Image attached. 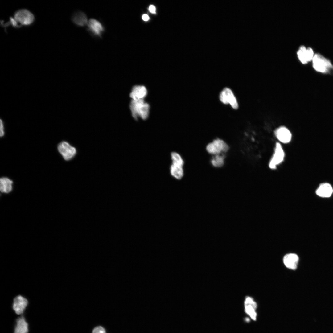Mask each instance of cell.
Segmentation results:
<instances>
[{
    "instance_id": "23",
    "label": "cell",
    "mask_w": 333,
    "mask_h": 333,
    "mask_svg": "<svg viewBox=\"0 0 333 333\" xmlns=\"http://www.w3.org/2000/svg\"><path fill=\"white\" fill-rule=\"evenodd\" d=\"M0 136L1 137H2L4 135V131L3 122L1 119H0Z\"/></svg>"
},
{
    "instance_id": "13",
    "label": "cell",
    "mask_w": 333,
    "mask_h": 333,
    "mask_svg": "<svg viewBox=\"0 0 333 333\" xmlns=\"http://www.w3.org/2000/svg\"><path fill=\"white\" fill-rule=\"evenodd\" d=\"M71 20L73 24L78 27L87 26L88 21L86 14L79 10L73 13L72 16Z\"/></svg>"
},
{
    "instance_id": "25",
    "label": "cell",
    "mask_w": 333,
    "mask_h": 333,
    "mask_svg": "<svg viewBox=\"0 0 333 333\" xmlns=\"http://www.w3.org/2000/svg\"><path fill=\"white\" fill-rule=\"evenodd\" d=\"M142 18L145 21H148L149 18V16L146 14H144L142 15Z\"/></svg>"
},
{
    "instance_id": "6",
    "label": "cell",
    "mask_w": 333,
    "mask_h": 333,
    "mask_svg": "<svg viewBox=\"0 0 333 333\" xmlns=\"http://www.w3.org/2000/svg\"><path fill=\"white\" fill-rule=\"evenodd\" d=\"M285 157V152L281 144L276 143L274 153L269 162V168L272 170L276 169L277 166L283 161Z\"/></svg>"
},
{
    "instance_id": "3",
    "label": "cell",
    "mask_w": 333,
    "mask_h": 333,
    "mask_svg": "<svg viewBox=\"0 0 333 333\" xmlns=\"http://www.w3.org/2000/svg\"><path fill=\"white\" fill-rule=\"evenodd\" d=\"M86 30L92 37L101 39L105 32V27L101 21L94 18L88 19Z\"/></svg>"
},
{
    "instance_id": "22",
    "label": "cell",
    "mask_w": 333,
    "mask_h": 333,
    "mask_svg": "<svg viewBox=\"0 0 333 333\" xmlns=\"http://www.w3.org/2000/svg\"><path fill=\"white\" fill-rule=\"evenodd\" d=\"M92 333H106L105 329L101 326H97L92 331Z\"/></svg>"
},
{
    "instance_id": "17",
    "label": "cell",
    "mask_w": 333,
    "mask_h": 333,
    "mask_svg": "<svg viewBox=\"0 0 333 333\" xmlns=\"http://www.w3.org/2000/svg\"><path fill=\"white\" fill-rule=\"evenodd\" d=\"M333 189L331 185L327 183L321 184L316 191V194L322 197H329L331 196Z\"/></svg>"
},
{
    "instance_id": "18",
    "label": "cell",
    "mask_w": 333,
    "mask_h": 333,
    "mask_svg": "<svg viewBox=\"0 0 333 333\" xmlns=\"http://www.w3.org/2000/svg\"><path fill=\"white\" fill-rule=\"evenodd\" d=\"M169 171L171 175L176 180L181 179L184 175L183 166L171 164Z\"/></svg>"
},
{
    "instance_id": "19",
    "label": "cell",
    "mask_w": 333,
    "mask_h": 333,
    "mask_svg": "<svg viewBox=\"0 0 333 333\" xmlns=\"http://www.w3.org/2000/svg\"><path fill=\"white\" fill-rule=\"evenodd\" d=\"M12 180L6 177H2L0 179V190L2 193H8L12 190Z\"/></svg>"
},
{
    "instance_id": "24",
    "label": "cell",
    "mask_w": 333,
    "mask_h": 333,
    "mask_svg": "<svg viewBox=\"0 0 333 333\" xmlns=\"http://www.w3.org/2000/svg\"><path fill=\"white\" fill-rule=\"evenodd\" d=\"M149 10L150 12L153 13H154L155 12V7L153 5H150L149 7Z\"/></svg>"
},
{
    "instance_id": "21",
    "label": "cell",
    "mask_w": 333,
    "mask_h": 333,
    "mask_svg": "<svg viewBox=\"0 0 333 333\" xmlns=\"http://www.w3.org/2000/svg\"><path fill=\"white\" fill-rule=\"evenodd\" d=\"M215 158V159H213L212 161V163L214 166L218 167L223 165L224 162L222 157L216 156Z\"/></svg>"
},
{
    "instance_id": "14",
    "label": "cell",
    "mask_w": 333,
    "mask_h": 333,
    "mask_svg": "<svg viewBox=\"0 0 333 333\" xmlns=\"http://www.w3.org/2000/svg\"><path fill=\"white\" fill-rule=\"evenodd\" d=\"M147 93V89L145 86L136 85L133 87L130 96L132 100L135 101L144 100Z\"/></svg>"
},
{
    "instance_id": "2",
    "label": "cell",
    "mask_w": 333,
    "mask_h": 333,
    "mask_svg": "<svg viewBox=\"0 0 333 333\" xmlns=\"http://www.w3.org/2000/svg\"><path fill=\"white\" fill-rule=\"evenodd\" d=\"M312 66L316 71L323 74H333V65L331 61L319 53H316L312 60Z\"/></svg>"
},
{
    "instance_id": "4",
    "label": "cell",
    "mask_w": 333,
    "mask_h": 333,
    "mask_svg": "<svg viewBox=\"0 0 333 333\" xmlns=\"http://www.w3.org/2000/svg\"><path fill=\"white\" fill-rule=\"evenodd\" d=\"M13 18L19 27L22 26H27L31 25L35 19L33 14L26 9L17 10L14 13Z\"/></svg>"
},
{
    "instance_id": "5",
    "label": "cell",
    "mask_w": 333,
    "mask_h": 333,
    "mask_svg": "<svg viewBox=\"0 0 333 333\" xmlns=\"http://www.w3.org/2000/svg\"><path fill=\"white\" fill-rule=\"evenodd\" d=\"M206 150L209 154L213 155L219 154L226 153L229 149V146L223 140L217 138L214 140L207 145Z\"/></svg>"
},
{
    "instance_id": "1",
    "label": "cell",
    "mask_w": 333,
    "mask_h": 333,
    "mask_svg": "<svg viewBox=\"0 0 333 333\" xmlns=\"http://www.w3.org/2000/svg\"><path fill=\"white\" fill-rule=\"evenodd\" d=\"M130 107L133 118L137 120L139 117L143 120L148 117L150 109V105L144 100L135 101L131 100Z\"/></svg>"
},
{
    "instance_id": "9",
    "label": "cell",
    "mask_w": 333,
    "mask_h": 333,
    "mask_svg": "<svg viewBox=\"0 0 333 333\" xmlns=\"http://www.w3.org/2000/svg\"><path fill=\"white\" fill-rule=\"evenodd\" d=\"M58 151L64 159L68 161L72 159L76 155V150L68 142L63 141L59 143L57 146Z\"/></svg>"
},
{
    "instance_id": "16",
    "label": "cell",
    "mask_w": 333,
    "mask_h": 333,
    "mask_svg": "<svg viewBox=\"0 0 333 333\" xmlns=\"http://www.w3.org/2000/svg\"><path fill=\"white\" fill-rule=\"evenodd\" d=\"M28 325L23 316L18 318L16 321L14 333H28Z\"/></svg>"
},
{
    "instance_id": "8",
    "label": "cell",
    "mask_w": 333,
    "mask_h": 333,
    "mask_svg": "<svg viewBox=\"0 0 333 333\" xmlns=\"http://www.w3.org/2000/svg\"><path fill=\"white\" fill-rule=\"evenodd\" d=\"M28 299L25 296L21 294L15 295L13 298L12 308L17 314L23 313L29 304Z\"/></svg>"
},
{
    "instance_id": "20",
    "label": "cell",
    "mask_w": 333,
    "mask_h": 333,
    "mask_svg": "<svg viewBox=\"0 0 333 333\" xmlns=\"http://www.w3.org/2000/svg\"><path fill=\"white\" fill-rule=\"evenodd\" d=\"M171 163L183 166L184 162L182 156L178 153L173 151L170 154Z\"/></svg>"
},
{
    "instance_id": "7",
    "label": "cell",
    "mask_w": 333,
    "mask_h": 333,
    "mask_svg": "<svg viewBox=\"0 0 333 333\" xmlns=\"http://www.w3.org/2000/svg\"><path fill=\"white\" fill-rule=\"evenodd\" d=\"M219 99L220 101L224 104H230L234 109L238 107V104L236 98L232 91L228 88H225L220 92Z\"/></svg>"
},
{
    "instance_id": "12",
    "label": "cell",
    "mask_w": 333,
    "mask_h": 333,
    "mask_svg": "<svg viewBox=\"0 0 333 333\" xmlns=\"http://www.w3.org/2000/svg\"><path fill=\"white\" fill-rule=\"evenodd\" d=\"M297 54L299 60L303 64H306L312 60L314 56L311 48H306L304 46H301L299 47Z\"/></svg>"
},
{
    "instance_id": "10",
    "label": "cell",
    "mask_w": 333,
    "mask_h": 333,
    "mask_svg": "<svg viewBox=\"0 0 333 333\" xmlns=\"http://www.w3.org/2000/svg\"><path fill=\"white\" fill-rule=\"evenodd\" d=\"M245 312L253 320L256 319L257 313L255 310L257 308V303L250 296H246L244 302Z\"/></svg>"
},
{
    "instance_id": "11",
    "label": "cell",
    "mask_w": 333,
    "mask_h": 333,
    "mask_svg": "<svg viewBox=\"0 0 333 333\" xmlns=\"http://www.w3.org/2000/svg\"><path fill=\"white\" fill-rule=\"evenodd\" d=\"M274 134L276 138L281 143L287 144L290 142L291 140L292 134L285 126H282L277 128L275 131Z\"/></svg>"
},
{
    "instance_id": "15",
    "label": "cell",
    "mask_w": 333,
    "mask_h": 333,
    "mask_svg": "<svg viewBox=\"0 0 333 333\" xmlns=\"http://www.w3.org/2000/svg\"><path fill=\"white\" fill-rule=\"evenodd\" d=\"M298 255L294 253H288L284 256L283 258L284 265L287 268L294 270L297 267L299 261Z\"/></svg>"
}]
</instances>
